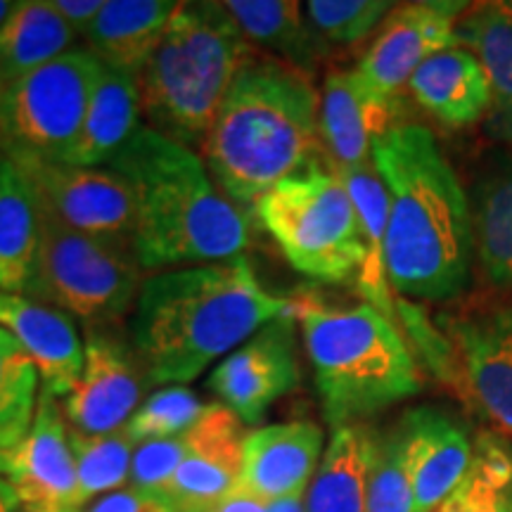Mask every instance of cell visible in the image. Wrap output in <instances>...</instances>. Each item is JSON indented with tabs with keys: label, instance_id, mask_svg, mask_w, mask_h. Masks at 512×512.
Returning a JSON list of instances; mask_svg holds the SVG:
<instances>
[{
	"label": "cell",
	"instance_id": "obj_1",
	"mask_svg": "<svg viewBox=\"0 0 512 512\" xmlns=\"http://www.w3.org/2000/svg\"><path fill=\"white\" fill-rule=\"evenodd\" d=\"M297 306L264 290L247 256L169 268L143 280L133 347L152 384H185Z\"/></svg>",
	"mask_w": 512,
	"mask_h": 512
},
{
	"label": "cell",
	"instance_id": "obj_2",
	"mask_svg": "<svg viewBox=\"0 0 512 512\" xmlns=\"http://www.w3.org/2000/svg\"><path fill=\"white\" fill-rule=\"evenodd\" d=\"M389 192L384 268L396 292L425 302L458 297L470 280V197L430 128L401 124L373 147Z\"/></svg>",
	"mask_w": 512,
	"mask_h": 512
},
{
	"label": "cell",
	"instance_id": "obj_3",
	"mask_svg": "<svg viewBox=\"0 0 512 512\" xmlns=\"http://www.w3.org/2000/svg\"><path fill=\"white\" fill-rule=\"evenodd\" d=\"M136 197V247L143 271L216 264L245 256L252 242L249 216L216 188L207 162L140 126L110 164Z\"/></svg>",
	"mask_w": 512,
	"mask_h": 512
},
{
	"label": "cell",
	"instance_id": "obj_4",
	"mask_svg": "<svg viewBox=\"0 0 512 512\" xmlns=\"http://www.w3.org/2000/svg\"><path fill=\"white\" fill-rule=\"evenodd\" d=\"M320 98L311 76L268 55H252L235 76L202 150L216 185L235 204L318 162Z\"/></svg>",
	"mask_w": 512,
	"mask_h": 512
},
{
	"label": "cell",
	"instance_id": "obj_5",
	"mask_svg": "<svg viewBox=\"0 0 512 512\" xmlns=\"http://www.w3.org/2000/svg\"><path fill=\"white\" fill-rule=\"evenodd\" d=\"M252 55L223 3H183L138 76L147 124L178 145L202 147Z\"/></svg>",
	"mask_w": 512,
	"mask_h": 512
},
{
	"label": "cell",
	"instance_id": "obj_6",
	"mask_svg": "<svg viewBox=\"0 0 512 512\" xmlns=\"http://www.w3.org/2000/svg\"><path fill=\"white\" fill-rule=\"evenodd\" d=\"M297 313L325 418L335 430L420 392L411 349L373 304L330 309L302 302Z\"/></svg>",
	"mask_w": 512,
	"mask_h": 512
},
{
	"label": "cell",
	"instance_id": "obj_7",
	"mask_svg": "<svg viewBox=\"0 0 512 512\" xmlns=\"http://www.w3.org/2000/svg\"><path fill=\"white\" fill-rule=\"evenodd\" d=\"M256 219L294 271L320 283H347L366 266V242L342 178L316 162L254 204Z\"/></svg>",
	"mask_w": 512,
	"mask_h": 512
},
{
	"label": "cell",
	"instance_id": "obj_8",
	"mask_svg": "<svg viewBox=\"0 0 512 512\" xmlns=\"http://www.w3.org/2000/svg\"><path fill=\"white\" fill-rule=\"evenodd\" d=\"M140 287L143 266L133 240L79 233L41 211L29 299L86 320L91 328H105L138 302Z\"/></svg>",
	"mask_w": 512,
	"mask_h": 512
},
{
	"label": "cell",
	"instance_id": "obj_9",
	"mask_svg": "<svg viewBox=\"0 0 512 512\" xmlns=\"http://www.w3.org/2000/svg\"><path fill=\"white\" fill-rule=\"evenodd\" d=\"M102 64L88 50H69L3 88L0 152L62 162L79 136Z\"/></svg>",
	"mask_w": 512,
	"mask_h": 512
},
{
	"label": "cell",
	"instance_id": "obj_10",
	"mask_svg": "<svg viewBox=\"0 0 512 512\" xmlns=\"http://www.w3.org/2000/svg\"><path fill=\"white\" fill-rule=\"evenodd\" d=\"M5 157L34 192L38 209L62 226L98 238L133 240L136 197L126 178L110 166L88 169L31 155Z\"/></svg>",
	"mask_w": 512,
	"mask_h": 512
},
{
	"label": "cell",
	"instance_id": "obj_11",
	"mask_svg": "<svg viewBox=\"0 0 512 512\" xmlns=\"http://www.w3.org/2000/svg\"><path fill=\"white\" fill-rule=\"evenodd\" d=\"M448 335L460 396L512 437V297L451 320Z\"/></svg>",
	"mask_w": 512,
	"mask_h": 512
},
{
	"label": "cell",
	"instance_id": "obj_12",
	"mask_svg": "<svg viewBox=\"0 0 512 512\" xmlns=\"http://www.w3.org/2000/svg\"><path fill=\"white\" fill-rule=\"evenodd\" d=\"M0 477L19 512H81L83 498L62 406L41 387L36 418L19 444L0 451Z\"/></svg>",
	"mask_w": 512,
	"mask_h": 512
},
{
	"label": "cell",
	"instance_id": "obj_13",
	"mask_svg": "<svg viewBox=\"0 0 512 512\" xmlns=\"http://www.w3.org/2000/svg\"><path fill=\"white\" fill-rule=\"evenodd\" d=\"M145 377L143 363L124 339L107 328H91L79 382L60 403L64 420L81 434L124 430L140 408Z\"/></svg>",
	"mask_w": 512,
	"mask_h": 512
},
{
	"label": "cell",
	"instance_id": "obj_14",
	"mask_svg": "<svg viewBox=\"0 0 512 512\" xmlns=\"http://www.w3.org/2000/svg\"><path fill=\"white\" fill-rule=\"evenodd\" d=\"M470 8L453 0H425V3L401 5L387 17L384 27L356 72L366 79L377 93L399 98V91L408 86L411 76L422 62L441 50L456 48L458 17Z\"/></svg>",
	"mask_w": 512,
	"mask_h": 512
},
{
	"label": "cell",
	"instance_id": "obj_15",
	"mask_svg": "<svg viewBox=\"0 0 512 512\" xmlns=\"http://www.w3.org/2000/svg\"><path fill=\"white\" fill-rule=\"evenodd\" d=\"M299 382L297 339L290 316L261 328L221 361L209 377V389L247 425H256L280 396Z\"/></svg>",
	"mask_w": 512,
	"mask_h": 512
},
{
	"label": "cell",
	"instance_id": "obj_16",
	"mask_svg": "<svg viewBox=\"0 0 512 512\" xmlns=\"http://www.w3.org/2000/svg\"><path fill=\"white\" fill-rule=\"evenodd\" d=\"M245 437L242 420L228 406H204L185 432L188 453L164 489L178 512H202L238 489Z\"/></svg>",
	"mask_w": 512,
	"mask_h": 512
},
{
	"label": "cell",
	"instance_id": "obj_17",
	"mask_svg": "<svg viewBox=\"0 0 512 512\" xmlns=\"http://www.w3.org/2000/svg\"><path fill=\"white\" fill-rule=\"evenodd\" d=\"M394 434L418 512H434L465 477L475 441L463 422L432 406L408 411Z\"/></svg>",
	"mask_w": 512,
	"mask_h": 512
},
{
	"label": "cell",
	"instance_id": "obj_18",
	"mask_svg": "<svg viewBox=\"0 0 512 512\" xmlns=\"http://www.w3.org/2000/svg\"><path fill=\"white\" fill-rule=\"evenodd\" d=\"M399 98L377 93L356 72H332L320 95V140L335 169L373 162V147L396 126Z\"/></svg>",
	"mask_w": 512,
	"mask_h": 512
},
{
	"label": "cell",
	"instance_id": "obj_19",
	"mask_svg": "<svg viewBox=\"0 0 512 512\" xmlns=\"http://www.w3.org/2000/svg\"><path fill=\"white\" fill-rule=\"evenodd\" d=\"M323 453V430L309 420L278 422L245 437L238 489L264 501L304 498Z\"/></svg>",
	"mask_w": 512,
	"mask_h": 512
},
{
	"label": "cell",
	"instance_id": "obj_20",
	"mask_svg": "<svg viewBox=\"0 0 512 512\" xmlns=\"http://www.w3.org/2000/svg\"><path fill=\"white\" fill-rule=\"evenodd\" d=\"M0 328L34 358L43 389L62 399L72 392L81 377L83 344L67 313L34 302L27 294L0 290Z\"/></svg>",
	"mask_w": 512,
	"mask_h": 512
},
{
	"label": "cell",
	"instance_id": "obj_21",
	"mask_svg": "<svg viewBox=\"0 0 512 512\" xmlns=\"http://www.w3.org/2000/svg\"><path fill=\"white\" fill-rule=\"evenodd\" d=\"M181 5L169 0H107L86 31L88 53L98 57L102 67L138 79Z\"/></svg>",
	"mask_w": 512,
	"mask_h": 512
},
{
	"label": "cell",
	"instance_id": "obj_22",
	"mask_svg": "<svg viewBox=\"0 0 512 512\" xmlns=\"http://www.w3.org/2000/svg\"><path fill=\"white\" fill-rule=\"evenodd\" d=\"M472 242L484 278L512 297V152L496 150L470 190Z\"/></svg>",
	"mask_w": 512,
	"mask_h": 512
},
{
	"label": "cell",
	"instance_id": "obj_23",
	"mask_svg": "<svg viewBox=\"0 0 512 512\" xmlns=\"http://www.w3.org/2000/svg\"><path fill=\"white\" fill-rule=\"evenodd\" d=\"M413 100L448 128L477 124L491 107V88L477 57L463 46L422 62L408 81Z\"/></svg>",
	"mask_w": 512,
	"mask_h": 512
},
{
	"label": "cell",
	"instance_id": "obj_24",
	"mask_svg": "<svg viewBox=\"0 0 512 512\" xmlns=\"http://www.w3.org/2000/svg\"><path fill=\"white\" fill-rule=\"evenodd\" d=\"M140 114L143 110L136 76L102 67L86 121L62 162L88 169L110 166L138 133Z\"/></svg>",
	"mask_w": 512,
	"mask_h": 512
},
{
	"label": "cell",
	"instance_id": "obj_25",
	"mask_svg": "<svg viewBox=\"0 0 512 512\" xmlns=\"http://www.w3.org/2000/svg\"><path fill=\"white\" fill-rule=\"evenodd\" d=\"M223 8L249 46H259L261 55L292 64L306 74L328 57L330 43L316 34L302 5L294 0H226Z\"/></svg>",
	"mask_w": 512,
	"mask_h": 512
},
{
	"label": "cell",
	"instance_id": "obj_26",
	"mask_svg": "<svg viewBox=\"0 0 512 512\" xmlns=\"http://www.w3.org/2000/svg\"><path fill=\"white\" fill-rule=\"evenodd\" d=\"M41 247V211L15 164L0 152V290L27 294Z\"/></svg>",
	"mask_w": 512,
	"mask_h": 512
},
{
	"label": "cell",
	"instance_id": "obj_27",
	"mask_svg": "<svg viewBox=\"0 0 512 512\" xmlns=\"http://www.w3.org/2000/svg\"><path fill=\"white\" fill-rule=\"evenodd\" d=\"M76 31L53 0H22L0 29V88H8L43 64L74 50Z\"/></svg>",
	"mask_w": 512,
	"mask_h": 512
},
{
	"label": "cell",
	"instance_id": "obj_28",
	"mask_svg": "<svg viewBox=\"0 0 512 512\" xmlns=\"http://www.w3.org/2000/svg\"><path fill=\"white\" fill-rule=\"evenodd\" d=\"M373 432L337 427L306 491V512H366Z\"/></svg>",
	"mask_w": 512,
	"mask_h": 512
},
{
	"label": "cell",
	"instance_id": "obj_29",
	"mask_svg": "<svg viewBox=\"0 0 512 512\" xmlns=\"http://www.w3.org/2000/svg\"><path fill=\"white\" fill-rule=\"evenodd\" d=\"M342 178L351 202H354L358 223H361L363 242H366V266L358 275V285L366 297L373 299V306L384 316H392V299L387 290V268H384V240H387L389 223V192L384 188L375 164L335 169Z\"/></svg>",
	"mask_w": 512,
	"mask_h": 512
},
{
	"label": "cell",
	"instance_id": "obj_30",
	"mask_svg": "<svg viewBox=\"0 0 512 512\" xmlns=\"http://www.w3.org/2000/svg\"><path fill=\"white\" fill-rule=\"evenodd\" d=\"M458 43L477 57L491 88V105L512 128V5L484 3L458 19Z\"/></svg>",
	"mask_w": 512,
	"mask_h": 512
},
{
	"label": "cell",
	"instance_id": "obj_31",
	"mask_svg": "<svg viewBox=\"0 0 512 512\" xmlns=\"http://www.w3.org/2000/svg\"><path fill=\"white\" fill-rule=\"evenodd\" d=\"M434 512H512V444L503 434H479L465 477Z\"/></svg>",
	"mask_w": 512,
	"mask_h": 512
},
{
	"label": "cell",
	"instance_id": "obj_32",
	"mask_svg": "<svg viewBox=\"0 0 512 512\" xmlns=\"http://www.w3.org/2000/svg\"><path fill=\"white\" fill-rule=\"evenodd\" d=\"M41 373L27 349L0 328V451L19 444L31 430L41 396Z\"/></svg>",
	"mask_w": 512,
	"mask_h": 512
},
{
	"label": "cell",
	"instance_id": "obj_33",
	"mask_svg": "<svg viewBox=\"0 0 512 512\" xmlns=\"http://www.w3.org/2000/svg\"><path fill=\"white\" fill-rule=\"evenodd\" d=\"M69 444L74 451L83 505L93 501L95 496L119 489L131 477L136 441L131 439L126 427L110 434H81L69 430Z\"/></svg>",
	"mask_w": 512,
	"mask_h": 512
},
{
	"label": "cell",
	"instance_id": "obj_34",
	"mask_svg": "<svg viewBox=\"0 0 512 512\" xmlns=\"http://www.w3.org/2000/svg\"><path fill=\"white\" fill-rule=\"evenodd\" d=\"M202 411V401L197 399L192 389L174 384V387L159 389V392L147 396L145 403H140L138 411L128 420L126 432L131 434L136 444L181 437L195 425Z\"/></svg>",
	"mask_w": 512,
	"mask_h": 512
},
{
	"label": "cell",
	"instance_id": "obj_35",
	"mask_svg": "<svg viewBox=\"0 0 512 512\" xmlns=\"http://www.w3.org/2000/svg\"><path fill=\"white\" fill-rule=\"evenodd\" d=\"M394 5L387 0H311L306 19L325 43H358L373 34Z\"/></svg>",
	"mask_w": 512,
	"mask_h": 512
},
{
	"label": "cell",
	"instance_id": "obj_36",
	"mask_svg": "<svg viewBox=\"0 0 512 512\" xmlns=\"http://www.w3.org/2000/svg\"><path fill=\"white\" fill-rule=\"evenodd\" d=\"M366 512H418L394 430L373 437Z\"/></svg>",
	"mask_w": 512,
	"mask_h": 512
},
{
	"label": "cell",
	"instance_id": "obj_37",
	"mask_svg": "<svg viewBox=\"0 0 512 512\" xmlns=\"http://www.w3.org/2000/svg\"><path fill=\"white\" fill-rule=\"evenodd\" d=\"M185 453H188V439H185V434L138 444L136 453H133L131 477H128L131 489L164 494V489L174 479L178 467H181Z\"/></svg>",
	"mask_w": 512,
	"mask_h": 512
},
{
	"label": "cell",
	"instance_id": "obj_38",
	"mask_svg": "<svg viewBox=\"0 0 512 512\" xmlns=\"http://www.w3.org/2000/svg\"><path fill=\"white\" fill-rule=\"evenodd\" d=\"M88 512H178L164 494L140 489H121L102 496Z\"/></svg>",
	"mask_w": 512,
	"mask_h": 512
},
{
	"label": "cell",
	"instance_id": "obj_39",
	"mask_svg": "<svg viewBox=\"0 0 512 512\" xmlns=\"http://www.w3.org/2000/svg\"><path fill=\"white\" fill-rule=\"evenodd\" d=\"M202 512H306L304 498H283V501H264L245 491L235 489L233 494L221 498L211 508Z\"/></svg>",
	"mask_w": 512,
	"mask_h": 512
},
{
	"label": "cell",
	"instance_id": "obj_40",
	"mask_svg": "<svg viewBox=\"0 0 512 512\" xmlns=\"http://www.w3.org/2000/svg\"><path fill=\"white\" fill-rule=\"evenodd\" d=\"M55 10L60 12V17L76 31V36L83 34L93 27L95 17L100 15L102 0H53Z\"/></svg>",
	"mask_w": 512,
	"mask_h": 512
},
{
	"label": "cell",
	"instance_id": "obj_41",
	"mask_svg": "<svg viewBox=\"0 0 512 512\" xmlns=\"http://www.w3.org/2000/svg\"><path fill=\"white\" fill-rule=\"evenodd\" d=\"M0 512H19V503L15 491L10 489L8 482L0 477Z\"/></svg>",
	"mask_w": 512,
	"mask_h": 512
},
{
	"label": "cell",
	"instance_id": "obj_42",
	"mask_svg": "<svg viewBox=\"0 0 512 512\" xmlns=\"http://www.w3.org/2000/svg\"><path fill=\"white\" fill-rule=\"evenodd\" d=\"M17 3H8V0H0V29H3V24L8 22V17L12 15V10H15Z\"/></svg>",
	"mask_w": 512,
	"mask_h": 512
},
{
	"label": "cell",
	"instance_id": "obj_43",
	"mask_svg": "<svg viewBox=\"0 0 512 512\" xmlns=\"http://www.w3.org/2000/svg\"><path fill=\"white\" fill-rule=\"evenodd\" d=\"M0 95H3V88H0Z\"/></svg>",
	"mask_w": 512,
	"mask_h": 512
},
{
	"label": "cell",
	"instance_id": "obj_44",
	"mask_svg": "<svg viewBox=\"0 0 512 512\" xmlns=\"http://www.w3.org/2000/svg\"><path fill=\"white\" fill-rule=\"evenodd\" d=\"M510 5H512V3H510Z\"/></svg>",
	"mask_w": 512,
	"mask_h": 512
}]
</instances>
